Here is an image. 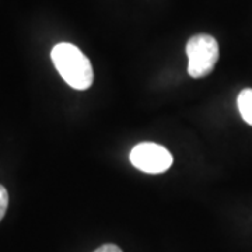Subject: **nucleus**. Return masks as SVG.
Masks as SVG:
<instances>
[{
	"label": "nucleus",
	"instance_id": "3",
	"mask_svg": "<svg viewBox=\"0 0 252 252\" xmlns=\"http://www.w3.org/2000/svg\"><path fill=\"white\" fill-rule=\"evenodd\" d=\"M130 162L146 174H161L172 165L171 153L156 143H140L130 152Z\"/></svg>",
	"mask_w": 252,
	"mask_h": 252
},
{
	"label": "nucleus",
	"instance_id": "6",
	"mask_svg": "<svg viewBox=\"0 0 252 252\" xmlns=\"http://www.w3.org/2000/svg\"><path fill=\"white\" fill-rule=\"evenodd\" d=\"M94 252H122V250L115 244H104V245L98 247Z\"/></svg>",
	"mask_w": 252,
	"mask_h": 252
},
{
	"label": "nucleus",
	"instance_id": "2",
	"mask_svg": "<svg viewBox=\"0 0 252 252\" xmlns=\"http://www.w3.org/2000/svg\"><path fill=\"white\" fill-rule=\"evenodd\" d=\"M188 73L193 79L205 77L216 66L219 59V45L212 35L198 34L192 36L187 44Z\"/></svg>",
	"mask_w": 252,
	"mask_h": 252
},
{
	"label": "nucleus",
	"instance_id": "1",
	"mask_svg": "<svg viewBox=\"0 0 252 252\" xmlns=\"http://www.w3.org/2000/svg\"><path fill=\"white\" fill-rule=\"evenodd\" d=\"M51 59L62 79L74 90H87L94 81V72L89 58L69 42L54 46Z\"/></svg>",
	"mask_w": 252,
	"mask_h": 252
},
{
	"label": "nucleus",
	"instance_id": "5",
	"mask_svg": "<svg viewBox=\"0 0 252 252\" xmlns=\"http://www.w3.org/2000/svg\"><path fill=\"white\" fill-rule=\"evenodd\" d=\"M7 206H9V193L3 185H0V221L6 215Z\"/></svg>",
	"mask_w": 252,
	"mask_h": 252
},
{
	"label": "nucleus",
	"instance_id": "4",
	"mask_svg": "<svg viewBox=\"0 0 252 252\" xmlns=\"http://www.w3.org/2000/svg\"><path fill=\"white\" fill-rule=\"evenodd\" d=\"M237 105L244 121L252 126V89H244L238 94Z\"/></svg>",
	"mask_w": 252,
	"mask_h": 252
}]
</instances>
